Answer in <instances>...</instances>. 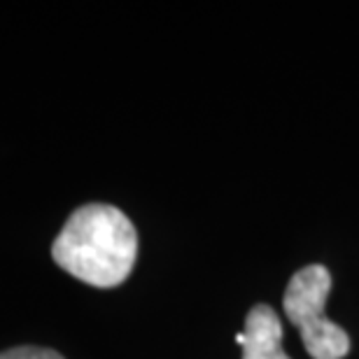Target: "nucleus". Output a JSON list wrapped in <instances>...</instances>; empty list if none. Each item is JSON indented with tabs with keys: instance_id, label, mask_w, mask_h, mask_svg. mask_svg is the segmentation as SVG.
<instances>
[{
	"instance_id": "1",
	"label": "nucleus",
	"mask_w": 359,
	"mask_h": 359,
	"mask_svg": "<svg viewBox=\"0 0 359 359\" xmlns=\"http://www.w3.org/2000/svg\"><path fill=\"white\" fill-rule=\"evenodd\" d=\"M138 257V233L119 208L82 205L70 215L52 245V259L73 278L110 290L131 276Z\"/></svg>"
},
{
	"instance_id": "2",
	"label": "nucleus",
	"mask_w": 359,
	"mask_h": 359,
	"mask_svg": "<svg viewBox=\"0 0 359 359\" xmlns=\"http://www.w3.org/2000/svg\"><path fill=\"white\" fill-rule=\"evenodd\" d=\"M329 290H332L329 271L320 264H313L294 273L283 297L285 315L299 329L313 359H343L350 350L348 334L325 315Z\"/></svg>"
},
{
	"instance_id": "3",
	"label": "nucleus",
	"mask_w": 359,
	"mask_h": 359,
	"mask_svg": "<svg viewBox=\"0 0 359 359\" xmlns=\"http://www.w3.org/2000/svg\"><path fill=\"white\" fill-rule=\"evenodd\" d=\"M243 359H290L283 353V322L271 306L259 304L245 318Z\"/></svg>"
},
{
	"instance_id": "4",
	"label": "nucleus",
	"mask_w": 359,
	"mask_h": 359,
	"mask_svg": "<svg viewBox=\"0 0 359 359\" xmlns=\"http://www.w3.org/2000/svg\"><path fill=\"white\" fill-rule=\"evenodd\" d=\"M0 359H66L61 353L49 348H38V346H19L12 350L0 353Z\"/></svg>"
},
{
	"instance_id": "5",
	"label": "nucleus",
	"mask_w": 359,
	"mask_h": 359,
	"mask_svg": "<svg viewBox=\"0 0 359 359\" xmlns=\"http://www.w3.org/2000/svg\"><path fill=\"white\" fill-rule=\"evenodd\" d=\"M236 343H238V346H243V343H245V334H236Z\"/></svg>"
}]
</instances>
